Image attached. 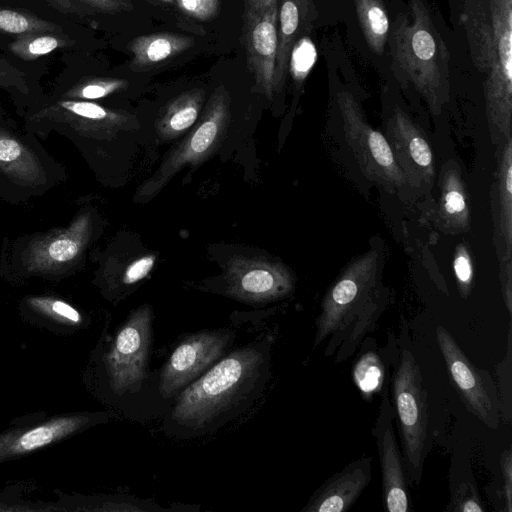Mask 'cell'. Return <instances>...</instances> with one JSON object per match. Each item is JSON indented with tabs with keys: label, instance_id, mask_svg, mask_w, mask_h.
Segmentation results:
<instances>
[{
	"label": "cell",
	"instance_id": "obj_1",
	"mask_svg": "<svg viewBox=\"0 0 512 512\" xmlns=\"http://www.w3.org/2000/svg\"><path fill=\"white\" fill-rule=\"evenodd\" d=\"M271 347L266 336L225 354L178 393L165 431L181 439L199 437L243 413L269 380Z\"/></svg>",
	"mask_w": 512,
	"mask_h": 512
},
{
	"label": "cell",
	"instance_id": "obj_2",
	"mask_svg": "<svg viewBox=\"0 0 512 512\" xmlns=\"http://www.w3.org/2000/svg\"><path fill=\"white\" fill-rule=\"evenodd\" d=\"M384 252L372 247L353 258L328 287L315 321L313 347L328 339L325 356L346 361L377 323L392 300L382 281Z\"/></svg>",
	"mask_w": 512,
	"mask_h": 512
},
{
	"label": "cell",
	"instance_id": "obj_3",
	"mask_svg": "<svg viewBox=\"0 0 512 512\" xmlns=\"http://www.w3.org/2000/svg\"><path fill=\"white\" fill-rule=\"evenodd\" d=\"M467 0L466 27L473 59L485 72L484 96L491 139L511 138L512 0Z\"/></svg>",
	"mask_w": 512,
	"mask_h": 512
},
{
	"label": "cell",
	"instance_id": "obj_4",
	"mask_svg": "<svg viewBox=\"0 0 512 512\" xmlns=\"http://www.w3.org/2000/svg\"><path fill=\"white\" fill-rule=\"evenodd\" d=\"M391 24L388 45L397 80L412 86L434 115L448 100L449 51L436 30L425 0H408Z\"/></svg>",
	"mask_w": 512,
	"mask_h": 512
},
{
	"label": "cell",
	"instance_id": "obj_5",
	"mask_svg": "<svg viewBox=\"0 0 512 512\" xmlns=\"http://www.w3.org/2000/svg\"><path fill=\"white\" fill-rule=\"evenodd\" d=\"M152 320L148 304L131 311L108 345L90 361L84 375L88 384L103 383L117 396L138 391L148 376Z\"/></svg>",
	"mask_w": 512,
	"mask_h": 512
},
{
	"label": "cell",
	"instance_id": "obj_6",
	"mask_svg": "<svg viewBox=\"0 0 512 512\" xmlns=\"http://www.w3.org/2000/svg\"><path fill=\"white\" fill-rule=\"evenodd\" d=\"M390 373L391 404L410 485H418L428 450L427 392L419 364L409 349L399 352Z\"/></svg>",
	"mask_w": 512,
	"mask_h": 512
},
{
	"label": "cell",
	"instance_id": "obj_7",
	"mask_svg": "<svg viewBox=\"0 0 512 512\" xmlns=\"http://www.w3.org/2000/svg\"><path fill=\"white\" fill-rule=\"evenodd\" d=\"M344 140L364 176L389 192L406 185L385 136L366 120L355 96L340 90L336 95Z\"/></svg>",
	"mask_w": 512,
	"mask_h": 512
},
{
	"label": "cell",
	"instance_id": "obj_8",
	"mask_svg": "<svg viewBox=\"0 0 512 512\" xmlns=\"http://www.w3.org/2000/svg\"><path fill=\"white\" fill-rule=\"evenodd\" d=\"M113 417L106 411H75L52 416L37 412L15 418L0 432V464L61 443Z\"/></svg>",
	"mask_w": 512,
	"mask_h": 512
},
{
	"label": "cell",
	"instance_id": "obj_9",
	"mask_svg": "<svg viewBox=\"0 0 512 512\" xmlns=\"http://www.w3.org/2000/svg\"><path fill=\"white\" fill-rule=\"evenodd\" d=\"M230 118V97L224 86L210 96L197 127L165 158L155 174L137 192L139 199L157 194L184 166L195 165L219 143Z\"/></svg>",
	"mask_w": 512,
	"mask_h": 512
},
{
	"label": "cell",
	"instance_id": "obj_10",
	"mask_svg": "<svg viewBox=\"0 0 512 512\" xmlns=\"http://www.w3.org/2000/svg\"><path fill=\"white\" fill-rule=\"evenodd\" d=\"M436 338L449 378L465 407L487 427L497 429L501 409L496 384L490 373L476 367L441 325L436 328Z\"/></svg>",
	"mask_w": 512,
	"mask_h": 512
},
{
	"label": "cell",
	"instance_id": "obj_11",
	"mask_svg": "<svg viewBox=\"0 0 512 512\" xmlns=\"http://www.w3.org/2000/svg\"><path fill=\"white\" fill-rule=\"evenodd\" d=\"M236 334L229 328L189 334L173 349L159 375V391L165 397L178 394L227 354Z\"/></svg>",
	"mask_w": 512,
	"mask_h": 512
},
{
	"label": "cell",
	"instance_id": "obj_12",
	"mask_svg": "<svg viewBox=\"0 0 512 512\" xmlns=\"http://www.w3.org/2000/svg\"><path fill=\"white\" fill-rule=\"evenodd\" d=\"M493 244L505 308L512 314V137L497 145L490 189Z\"/></svg>",
	"mask_w": 512,
	"mask_h": 512
},
{
	"label": "cell",
	"instance_id": "obj_13",
	"mask_svg": "<svg viewBox=\"0 0 512 512\" xmlns=\"http://www.w3.org/2000/svg\"><path fill=\"white\" fill-rule=\"evenodd\" d=\"M389 385L390 381L380 394L379 412L371 430L380 460L382 503L387 511L409 512L412 510L410 482L394 430Z\"/></svg>",
	"mask_w": 512,
	"mask_h": 512
},
{
	"label": "cell",
	"instance_id": "obj_14",
	"mask_svg": "<svg viewBox=\"0 0 512 512\" xmlns=\"http://www.w3.org/2000/svg\"><path fill=\"white\" fill-rule=\"evenodd\" d=\"M385 138L406 184L428 189L435 179V160L419 125L401 108H394L386 123Z\"/></svg>",
	"mask_w": 512,
	"mask_h": 512
},
{
	"label": "cell",
	"instance_id": "obj_15",
	"mask_svg": "<svg viewBox=\"0 0 512 512\" xmlns=\"http://www.w3.org/2000/svg\"><path fill=\"white\" fill-rule=\"evenodd\" d=\"M295 288L291 272L266 260H237L229 266L227 293L249 304H265L289 296Z\"/></svg>",
	"mask_w": 512,
	"mask_h": 512
},
{
	"label": "cell",
	"instance_id": "obj_16",
	"mask_svg": "<svg viewBox=\"0 0 512 512\" xmlns=\"http://www.w3.org/2000/svg\"><path fill=\"white\" fill-rule=\"evenodd\" d=\"M278 5L262 13H243L242 42L257 89L272 98L275 91Z\"/></svg>",
	"mask_w": 512,
	"mask_h": 512
},
{
	"label": "cell",
	"instance_id": "obj_17",
	"mask_svg": "<svg viewBox=\"0 0 512 512\" xmlns=\"http://www.w3.org/2000/svg\"><path fill=\"white\" fill-rule=\"evenodd\" d=\"M371 481V458L363 456L328 478L302 512H346Z\"/></svg>",
	"mask_w": 512,
	"mask_h": 512
},
{
	"label": "cell",
	"instance_id": "obj_18",
	"mask_svg": "<svg viewBox=\"0 0 512 512\" xmlns=\"http://www.w3.org/2000/svg\"><path fill=\"white\" fill-rule=\"evenodd\" d=\"M316 15L312 0H280L278 3L276 92L282 88L286 79L293 46L311 31Z\"/></svg>",
	"mask_w": 512,
	"mask_h": 512
},
{
	"label": "cell",
	"instance_id": "obj_19",
	"mask_svg": "<svg viewBox=\"0 0 512 512\" xmlns=\"http://www.w3.org/2000/svg\"><path fill=\"white\" fill-rule=\"evenodd\" d=\"M22 318L30 325L68 336L88 326L85 316L67 301L50 296H34L20 305Z\"/></svg>",
	"mask_w": 512,
	"mask_h": 512
},
{
	"label": "cell",
	"instance_id": "obj_20",
	"mask_svg": "<svg viewBox=\"0 0 512 512\" xmlns=\"http://www.w3.org/2000/svg\"><path fill=\"white\" fill-rule=\"evenodd\" d=\"M437 219L449 233H461L470 228L471 211L465 182L458 164L450 160L442 169Z\"/></svg>",
	"mask_w": 512,
	"mask_h": 512
},
{
	"label": "cell",
	"instance_id": "obj_21",
	"mask_svg": "<svg viewBox=\"0 0 512 512\" xmlns=\"http://www.w3.org/2000/svg\"><path fill=\"white\" fill-rule=\"evenodd\" d=\"M361 344V352L352 369V378L363 398L370 401L375 394L380 395L385 384L390 381L394 350L392 348L384 352L368 337Z\"/></svg>",
	"mask_w": 512,
	"mask_h": 512
},
{
	"label": "cell",
	"instance_id": "obj_22",
	"mask_svg": "<svg viewBox=\"0 0 512 512\" xmlns=\"http://www.w3.org/2000/svg\"><path fill=\"white\" fill-rule=\"evenodd\" d=\"M194 45L191 37L174 33H154L134 38L128 45L131 68H151L168 61Z\"/></svg>",
	"mask_w": 512,
	"mask_h": 512
},
{
	"label": "cell",
	"instance_id": "obj_23",
	"mask_svg": "<svg viewBox=\"0 0 512 512\" xmlns=\"http://www.w3.org/2000/svg\"><path fill=\"white\" fill-rule=\"evenodd\" d=\"M450 512H484L468 456L454 454L449 470Z\"/></svg>",
	"mask_w": 512,
	"mask_h": 512
},
{
	"label": "cell",
	"instance_id": "obj_24",
	"mask_svg": "<svg viewBox=\"0 0 512 512\" xmlns=\"http://www.w3.org/2000/svg\"><path fill=\"white\" fill-rule=\"evenodd\" d=\"M204 98L205 91L197 88L184 92L169 102L157 122L162 137H176L191 127L198 118Z\"/></svg>",
	"mask_w": 512,
	"mask_h": 512
},
{
	"label": "cell",
	"instance_id": "obj_25",
	"mask_svg": "<svg viewBox=\"0 0 512 512\" xmlns=\"http://www.w3.org/2000/svg\"><path fill=\"white\" fill-rule=\"evenodd\" d=\"M357 18L370 50L379 56L385 52L391 29L382 0H354Z\"/></svg>",
	"mask_w": 512,
	"mask_h": 512
},
{
	"label": "cell",
	"instance_id": "obj_26",
	"mask_svg": "<svg viewBox=\"0 0 512 512\" xmlns=\"http://www.w3.org/2000/svg\"><path fill=\"white\" fill-rule=\"evenodd\" d=\"M88 235V220L81 218L68 231L44 244L36 251L38 265L47 266L52 263L70 261L77 256Z\"/></svg>",
	"mask_w": 512,
	"mask_h": 512
},
{
	"label": "cell",
	"instance_id": "obj_27",
	"mask_svg": "<svg viewBox=\"0 0 512 512\" xmlns=\"http://www.w3.org/2000/svg\"><path fill=\"white\" fill-rule=\"evenodd\" d=\"M73 43L74 41L61 31H37L18 35L8 48L18 58L32 61Z\"/></svg>",
	"mask_w": 512,
	"mask_h": 512
},
{
	"label": "cell",
	"instance_id": "obj_28",
	"mask_svg": "<svg viewBox=\"0 0 512 512\" xmlns=\"http://www.w3.org/2000/svg\"><path fill=\"white\" fill-rule=\"evenodd\" d=\"M37 31H61V27L24 10L0 7V33L21 35Z\"/></svg>",
	"mask_w": 512,
	"mask_h": 512
},
{
	"label": "cell",
	"instance_id": "obj_29",
	"mask_svg": "<svg viewBox=\"0 0 512 512\" xmlns=\"http://www.w3.org/2000/svg\"><path fill=\"white\" fill-rule=\"evenodd\" d=\"M62 13L91 16L98 12L115 14L133 10L130 0H43Z\"/></svg>",
	"mask_w": 512,
	"mask_h": 512
},
{
	"label": "cell",
	"instance_id": "obj_30",
	"mask_svg": "<svg viewBox=\"0 0 512 512\" xmlns=\"http://www.w3.org/2000/svg\"><path fill=\"white\" fill-rule=\"evenodd\" d=\"M128 82L121 78H87L69 89L65 95L80 99H99L127 88Z\"/></svg>",
	"mask_w": 512,
	"mask_h": 512
},
{
	"label": "cell",
	"instance_id": "obj_31",
	"mask_svg": "<svg viewBox=\"0 0 512 512\" xmlns=\"http://www.w3.org/2000/svg\"><path fill=\"white\" fill-rule=\"evenodd\" d=\"M90 506L85 510L96 511H171L157 505L151 500H142L129 496H99L91 497Z\"/></svg>",
	"mask_w": 512,
	"mask_h": 512
},
{
	"label": "cell",
	"instance_id": "obj_32",
	"mask_svg": "<svg viewBox=\"0 0 512 512\" xmlns=\"http://www.w3.org/2000/svg\"><path fill=\"white\" fill-rule=\"evenodd\" d=\"M499 383V401L501 416L506 423L511 421V392H512V329L509 325L505 358L496 366Z\"/></svg>",
	"mask_w": 512,
	"mask_h": 512
},
{
	"label": "cell",
	"instance_id": "obj_33",
	"mask_svg": "<svg viewBox=\"0 0 512 512\" xmlns=\"http://www.w3.org/2000/svg\"><path fill=\"white\" fill-rule=\"evenodd\" d=\"M54 109L69 115L94 122H115L123 116L108 110L96 103L88 101L65 100L57 103Z\"/></svg>",
	"mask_w": 512,
	"mask_h": 512
},
{
	"label": "cell",
	"instance_id": "obj_34",
	"mask_svg": "<svg viewBox=\"0 0 512 512\" xmlns=\"http://www.w3.org/2000/svg\"><path fill=\"white\" fill-rule=\"evenodd\" d=\"M453 271L462 299H467L474 286V266L469 247L460 243L453 256Z\"/></svg>",
	"mask_w": 512,
	"mask_h": 512
},
{
	"label": "cell",
	"instance_id": "obj_35",
	"mask_svg": "<svg viewBox=\"0 0 512 512\" xmlns=\"http://www.w3.org/2000/svg\"><path fill=\"white\" fill-rule=\"evenodd\" d=\"M501 484L496 488H490V497L498 511L511 512L512 491V455L511 449L504 451L500 458Z\"/></svg>",
	"mask_w": 512,
	"mask_h": 512
},
{
	"label": "cell",
	"instance_id": "obj_36",
	"mask_svg": "<svg viewBox=\"0 0 512 512\" xmlns=\"http://www.w3.org/2000/svg\"><path fill=\"white\" fill-rule=\"evenodd\" d=\"M315 59V49L307 35L293 46L289 58V69L296 82L301 83L307 76Z\"/></svg>",
	"mask_w": 512,
	"mask_h": 512
},
{
	"label": "cell",
	"instance_id": "obj_37",
	"mask_svg": "<svg viewBox=\"0 0 512 512\" xmlns=\"http://www.w3.org/2000/svg\"><path fill=\"white\" fill-rule=\"evenodd\" d=\"M175 4L187 16L201 21L212 19L219 10V0H175Z\"/></svg>",
	"mask_w": 512,
	"mask_h": 512
},
{
	"label": "cell",
	"instance_id": "obj_38",
	"mask_svg": "<svg viewBox=\"0 0 512 512\" xmlns=\"http://www.w3.org/2000/svg\"><path fill=\"white\" fill-rule=\"evenodd\" d=\"M155 263V256L146 255L133 261L126 268L122 277V284L131 286L143 280L151 272Z\"/></svg>",
	"mask_w": 512,
	"mask_h": 512
},
{
	"label": "cell",
	"instance_id": "obj_39",
	"mask_svg": "<svg viewBox=\"0 0 512 512\" xmlns=\"http://www.w3.org/2000/svg\"><path fill=\"white\" fill-rule=\"evenodd\" d=\"M0 87H18L26 91L27 84L24 73L0 55Z\"/></svg>",
	"mask_w": 512,
	"mask_h": 512
},
{
	"label": "cell",
	"instance_id": "obj_40",
	"mask_svg": "<svg viewBox=\"0 0 512 512\" xmlns=\"http://www.w3.org/2000/svg\"><path fill=\"white\" fill-rule=\"evenodd\" d=\"M244 13H262L267 9L278 5L279 0H242Z\"/></svg>",
	"mask_w": 512,
	"mask_h": 512
},
{
	"label": "cell",
	"instance_id": "obj_41",
	"mask_svg": "<svg viewBox=\"0 0 512 512\" xmlns=\"http://www.w3.org/2000/svg\"><path fill=\"white\" fill-rule=\"evenodd\" d=\"M164 4H175V0H156Z\"/></svg>",
	"mask_w": 512,
	"mask_h": 512
},
{
	"label": "cell",
	"instance_id": "obj_42",
	"mask_svg": "<svg viewBox=\"0 0 512 512\" xmlns=\"http://www.w3.org/2000/svg\"><path fill=\"white\" fill-rule=\"evenodd\" d=\"M335 1V0H334Z\"/></svg>",
	"mask_w": 512,
	"mask_h": 512
}]
</instances>
